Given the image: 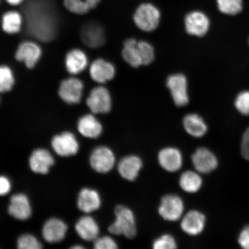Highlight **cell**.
Returning a JSON list of instances; mask_svg holds the SVG:
<instances>
[{
  "label": "cell",
  "instance_id": "cell-1",
  "mask_svg": "<svg viewBox=\"0 0 249 249\" xmlns=\"http://www.w3.org/2000/svg\"><path fill=\"white\" fill-rule=\"evenodd\" d=\"M28 32L43 42H49L57 33V21L52 9L42 1L27 2L24 7Z\"/></svg>",
  "mask_w": 249,
  "mask_h": 249
},
{
  "label": "cell",
  "instance_id": "cell-2",
  "mask_svg": "<svg viewBox=\"0 0 249 249\" xmlns=\"http://www.w3.org/2000/svg\"><path fill=\"white\" fill-rule=\"evenodd\" d=\"M133 19L138 29L144 32H152L160 24L161 12L152 3H142L134 12Z\"/></svg>",
  "mask_w": 249,
  "mask_h": 249
},
{
  "label": "cell",
  "instance_id": "cell-3",
  "mask_svg": "<svg viewBox=\"0 0 249 249\" xmlns=\"http://www.w3.org/2000/svg\"><path fill=\"white\" fill-rule=\"evenodd\" d=\"M116 220L108 227V231L113 234L124 235L132 239L136 235V221L133 212L129 208L118 205L115 209Z\"/></svg>",
  "mask_w": 249,
  "mask_h": 249
},
{
  "label": "cell",
  "instance_id": "cell-4",
  "mask_svg": "<svg viewBox=\"0 0 249 249\" xmlns=\"http://www.w3.org/2000/svg\"><path fill=\"white\" fill-rule=\"evenodd\" d=\"M166 86L170 90L174 104L177 107H183L189 104L188 80L184 74H171L167 77Z\"/></svg>",
  "mask_w": 249,
  "mask_h": 249
},
{
  "label": "cell",
  "instance_id": "cell-5",
  "mask_svg": "<svg viewBox=\"0 0 249 249\" xmlns=\"http://www.w3.org/2000/svg\"><path fill=\"white\" fill-rule=\"evenodd\" d=\"M86 103L93 113H108L112 107L110 93L105 87H96L90 92Z\"/></svg>",
  "mask_w": 249,
  "mask_h": 249
},
{
  "label": "cell",
  "instance_id": "cell-6",
  "mask_svg": "<svg viewBox=\"0 0 249 249\" xmlns=\"http://www.w3.org/2000/svg\"><path fill=\"white\" fill-rule=\"evenodd\" d=\"M184 23L186 31L189 35L202 37L209 31L211 21L204 12L195 10L186 15Z\"/></svg>",
  "mask_w": 249,
  "mask_h": 249
},
{
  "label": "cell",
  "instance_id": "cell-7",
  "mask_svg": "<svg viewBox=\"0 0 249 249\" xmlns=\"http://www.w3.org/2000/svg\"><path fill=\"white\" fill-rule=\"evenodd\" d=\"M184 205L178 196L167 195L161 198L159 213L164 220L175 222L182 216Z\"/></svg>",
  "mask_w": 249,
  "mask_h": 249
},
{
  "label": "cell",
  "instance_id": "cell-8",
  "mask_svg": "<svg viewBox=\"0 0 249 249\" xmlns=\"http://www.w3.org/2000/svg\"><path fill=\"white\" fill-rule=\"evenodd\" d=\"M89 163L92 169L96 172L107 173L114 166V155L110 148L101 146L92 152L89 158Z\"/></svg>",
  "mask_w": 249,
  "mask_h": 249
},
{
  "label": "cell",
  "instance_id": "cell-9",
  "mask_svg": "<svg viewBox=\"0 0 249 249\" xmlns=\"http://www.w3.org/2000/svg\"><path fill=\"white\" fill-rule=\"evenodd\" d=\"M52 147L56 154L62 157L76 155L79 149L75 136L69 132L55 136L52 140Z\"/></svg>",
  "mask_w": 249,
  "mask_h": 249
},
{
  "label": "cell",
  "instance_id": "cell-10",
  "mask_svg": "<svg viewBox=\"0 0 249 249\" xmlns=\"http://www.w3.org/2000/svg\"><path fill=\"white\" fill-rule=\"evenodd\" d=\"M84 89L82 81L70 78L61 83L58 93L61 98L68 104H77L81 101Z\"/></svg>",
  "mask_w": 249,
  "mask_h": 249
},
{
  "label": "cell",
  "instance_id": "cell-11",
  "mask_svg": "<svg viewBox=\"0 0 249 249\" xmlns=\"http://www.w3.org/2000/svg\"><path fill=\"white\" fill-rule=\"evenodd\" d=\"M80 36L83 42L93 49L100 48L106 41L104 29L101 25L96 23H89L84 26L81 30Z\"/></svg>",
  "mask_w": 249,
  "mask_h": 249
},
{
  "label": "cell",
  "instance_id": "cell-12",
  "mask_svg": "<svg viewBox=\"0 0 249 249\" xmlns=\"http://www.w3.org/2000/svg\"><path fill=\"white\" fill-rule=\"evenodd\" d=\"M192 159L196 170L199 173H210L217 167L216 156L207 148H198L192 155Z\"/></svg>",
  "mask_w": 249,
  "mask_h": 249
},
{
  "label": "cell",
  "instance_id": "cell-13",
  "mask_svg": "<svg viewBox=\"0 0 249 249\" xmlns=\"http://www.w3.org/2000/svg\"><path fill=\"white\" fill-rule=\"evenodd\" d=\"M42 55L39 45L33 42H26L18 46L15 57L18 61L24 62L26 67L33 68L36 66Z\"/></svg>",
  "mask_w": 249,
  "mask_h": 249
},
{
  "label": "cell",
  "instance_id": "cell-14",
  "mask_svg": "<svg viewBox=\"0 0 249 249\" xmlns=\"http://www.w3.org/2000/svg\"><path fill=\"white\" fill-rule=\"evenodd\" d=\"M68 226L63 221L58 218H51L47 220L42 229V235L49 243L60 242L65 237Z\"/></svg>",
  "mask_w": 249,
  "mask_h": 249
},
{
  "label": "cell",
  "instance_id": "cell-15",
  "mask_svg": "<svg viewBox=\"0 0 249 249\" xmlns=\"http://www.w3.org/2000/svg\"><path fill=\"white\" fill-rule=\"evenodd\" d=\"M89 73L95 82L102 84L113 79L116 70L110 62L101 58L93 62L89 68Z\"/></svg>",
  "mask_w": 249,
  "mask_h": 249
},
{
  "label": "cell",
  "instance_id": "cell-16",
  "mask_svg": "<svg viewBox=\"0 0 249 249\" xmlns=\"http://www.w3.org/2000/svg\"><path fill=\"white\" fill-rule=\"evenodd\" d=\"M54 160L50 152L45 149L39 148L33 151L29 159L31 170L37 174H48L50 168L53 166Z\"/></svg>",
  "mask_w": 249,
  "mask_h": 249
},
{
  "label": "cell",
  "instance_id": "cell-17",
  "mask_svg": "<svg viewBox=\"0 0 249 249\" xmlns=\"http://www.w3.org/2000/svg\"><path fill=\"white\" fill-rule=\"evenodd\" d=\"M8 213L18 220H26L31 216L32 210L29 198L26 195H15L11 198Z\"/></svg>",
  "mask_w": 249,
  "mask_h": 249
},
{
  "label": "cell",
  "instance_id": "cell-18",
  "mask_svg": "<svg viewBox=\"0 0 249 249\" xmlns=\"http://www.w3.org/2000/svg\"><path fill=\"white\" fill-rule=\"evenodd\" d=\"M161 167L169 172H176L182 165V156L178 149L169 147L161 149L158 155Z\"/></svg>",
  "mask_w": 249,
  "mask_h": 249
},
{
  "label": "cell",
  "instance_id": "cell-19",
  "mask_svg": "<svg viewBox=\"0 0 249 249\" xmlns=\"http://www.w3.org/2000/svg\"><path fill=\"white\" fill-rule=\"evenodd\" d=\"M205 217L200 212L191 211L183 217L180 226L183 231L190 235H197L203 231Z\"/></svg>",
  "mask_w": 249,
  "mask_h": 249
},
{
  "label": "cell",
  "instance_id": "cell-20",
  "mask_svg": "<svg viewBox=\"0 0 249 249\" xmlns=\"http://www.w3.org/2000/svg\"><path fill=\"white\" fill-rule=\"evenodd\" d=\"M77 207L85 213H91L98 210L101 205V199L95 190L84 188L81 190L77 198Z\"/></svg>",
  "mask_w": 249,
  "mask_h": 249
},
{
  "label": "cell",
  "instance_id": "cell-21",
  "mask_svg": "<svg viewBox=\"0 0 249 249\" xmlns=\"http://www.w3.org/2000/svg\"><path fill=\"white\" fill-rule=\"evenodd\" d=\"M142 166L141 159L135 155H129L121 160L118 170L123 178L132 181L138 177Z\"/></svg>",
  "mask_w": 249,
  "mask_h": 249
},
{
  "label": "cell",
  "instance_id": "cell-22",
  "mask_svg": "<svg viewBox=\"0 0 249 249\" xmlns=\"http://www.w3.org/2000/svg\"><path fill=\"white\" fill-rule=\"evenodd\" d=\"M75 230L78 235L86 241H95L99 233L97 223L89 216L80 218L76 224Z\"/></svg>",
  "mask_w": 249,
  "mask_h": 249
},
{
  "label": "cell",
  "instance_id": "cell-23",
  "mask_svg": "<svg viewBox=\"0 0 249 249\" xmlns=\"http://www.w3.org/2000/svg\"><path fill=\"white\" fill-rule=\"evenodd\" d=\"M77 129L81 135L89 139L99 138L103 129L101 123L92 114H87L81 118Z\"/></svg>",
  "mask_w": 249,
  "mask_h": 249
},
{
  "label": "cell",
  "instance_id": "cell-24",
  "mask_svg": "<svg viewBox=\"0 0 249 249\" xmlns=\"http://www.w3.org/2000/svg\"><path fill=\"white\" fill-rule=\"evenodd\" d=\"M88 65L86 54L79 49L71 50L65 58V66L68 72L76 74L85 70Z\"/></svg>",
  "mask_w": 249,
  "mask_h": 249
},
{
  "label": "cell",
  "instance_id": "cell-25",
  "mask_svg": "<svg viewBox=\"0 0 249 249\" xmlns=\"http://www.w3.org/2000/svg\"><path fill=\"white\" fill-rule=\"evenodd\" d=\"M183 124L187 133L195 138H201L207 132V124L197 114L186 115L183 118Z\"/></svg>",
  "mask_w": 249,
  "mask_h": 249
},
{
  "label": "cell",
  "instance_id": "cell-26",
  "mask_svg": "<svg viewBox=\"0 0 249 249\" xmlns=\"http://www.w3.org/2000/svg\"><path fill=\"white\" fill-rule=\"evenodd\" d=\"M138 40L129 38L124 43L122 56L124 61L133 68H139L142 65L138 47Z\"/></svg>",
  "mask_w": 249,
  "mask_h": 249
},
{
  "label": "cell",
  "instance_id": "cell-27",
  "mask_svg": "<svg viewBox=\"0 0 249 249\" xmlns=\"http://www.w3.org/2000/svg\"><path fill=\"white\" fill-rule=\"evenodd\" d=\"M202 184L201 177L192 171L183 173L179 179V185L183 191L194 194L200 190Z\"/></svg>",
  "mask_w": 249,
  "mask_h": 249
},
{
  "label": "cell",
  "instance_id": "cell-28",
  "mask_svg": "<svg viewBox=\"0 0 249 249\" xmlns=\"http://www.w3.org/2000/svg\"><path fill=\"white\" fill-rule=\"evenodd\" d=\"M216 5L221 14L235 17L244 11V0H216Z\"/></svg>",
  "mask_w": 249,
  "mask_h": 249
},
{
  "label": "cell",
  "instance_id": "cell-29",
  "mask_svg": "<svg viewBox=\"0 0 249 249\" xmlns=\"http://www.w3.org/2000/svg\"><path fill=\"white\" fill-rule=\"evenodd\" d=\"M21 24L22 17L18 12L9 11L3 15L2 28L5 33L11 34L19 32Z\"/></svg>",
  "mask_w": 249,
  "mask_h": 249
},
{
  "label": "cell",
  "instance_id": "cell-30",
  "mask_svg": "<svg viewBox=\"0 0 249 249\" xmlns=\"http://www.w3.org/2000/svg\"><path fill=\"white\" fill-rule=\"evenodd\" d=\"M15 83L13 72L7 66H0V92L10 91Z\"/></svg>",
  "mask_w": 249,
  "mask_h": 249
},
{
  "label": "cell",
  "instance_id": "cell-31",
  "mask_svg": "<svg viewBox=\"0 0 249 249\" xmlns=\"http://www.w3.org/2000/svg\"><path fill=\"white\" fill-rule=\"evenodd\" d=\"M138 47L142 65L151 64L155 58L154 47L151 43L144 40L138 41Z\"/></svg>",
  "mask_w": 249,
  "mask_h": 249
},
{
  "label": "cell",
  "instance_id": "cell-32",
  "mask_svg": "<svg viewBox=\"0 0 249 249\" xmlns=\"http://www.w3.org/2000/svg\"><path fill=\"white\" fill-rule=\"evenodd\" d=\"M64 6L68 11L77 15H85L91 10L85 0H64Z\"/></svg>",
  "mask_w": 249,
  "mask_h": 249
},
{
  "label": "cell",
  "instance_id": "cell-33",
  "mask_svg": "<svg viewBox=\"0 0 249 249\" xmlns=\"http://www.w3.org/2000/svg\"><path fill=\"white\" fill-rule=\"evenodd\" d=\"M17 247L19 249H39L42 248V245L36 236L26 233L18 238Z\"/></svg>",
  "mask_w": 249,
  "mask_h": 249
},
{
  "label": "cell",
  "instance_id": "cell-34",
  "mask_svg": "<svg viewBox=\"0 0 249 249\" xmlns=\"http://www.w3.org/2000/svg\"><path fill=\"white\" fill-rule=\"evenodd\" d=\"M235 107L236 110L244 116H249V91L239 93L235 99Z\"/></svg>",
  "mask_w": 249,
  "mask_h": 249
},
{
  "label": "cell",
  "instance_id": "cell-35",
  "mask_svg": "<svg viewBox=\"0 0 249 249\" xmlns=\"http://www.w3.org/2000/svg\"><path fill=\"white\" fill-rule=\"evenodd\" d=\"M177 247L175 239L170 235L161 236L153 242V248L155 249H173Z\"/></svg>",
  "mask_w": 249,
  "mask_h": 249
},
{
  "label": "cell",
  "instance_id": "cell-36",
  "mask_svg": "<svg viewBox=\"0 0 249 249\" xmlns=\"http://www.w3.org/2000/svg\"><path fill=\"white\" fill-rule=\"evenodd\" d=\"M95 249H117V244L114 239L108 236L96 238L94 241Z\"/></svg>",
  "mask_w": 249,
  "mask_h": 249
},
{
  "label": "cell",
  "instance_id": "cell-37",
  "mask_svg": "<svg viewBox=\"0 0 249 249\" xmlns=\"http://www.w3.org/2000/svg\"><path fill=\"white\" fill-rule=\"evenodd\" d=\"M238 242L243 249H249V226L242 230L239 236Z\"/></svg>",
  "mask_w": 249,
  "mask_h": 249
},
{
  "label": "cell",
  "instance_id": "cell-38",
  "mask_svg": "<svg viewBox=\"0 0 249 249\" xmlns=\"http://www.w3.org/2000/svg\"><path fill=\"white\" fill-rule=\"evenodd\" d=\"M11 183L7 177L0 176V196H5L10 192Z\"/></svg>",
  "mask_w": 249,
  "mask_h": 249
},
{
  "label": "cell",
  "instance_id": "cell-39",
  "mask_svg": "<svg viewBox=\"0 0 249 249\" xmlns=\"http://www.w3.org/2000/svg\"><path fill=\"white\" fill-rule=\"evenodd\" d=\"M91 9L95 8L99 4L101 0H85Z\"/></svg>",
  "mask_w": 249,
  "mask_h": 249
},
{
  "label": "cell",
  "instance_id": "cell-40",
  "mask_svg": "<svg viewBox=\"0 0 249 249\" xmlns=\"http://www.w3.org/2000/svg\"><path fill=\"white\" fill-rule=\"evenodd\" d=\"M9 4L12 5H18L23 1V0H6Z\"/></svg>",
  "mask_w": 249,
  "mask_h": 249
},
{
  "label": "cell",
  "instance_id": "cell-41",
  "mask_svg": "<svg viewBox=\"0 0 249 249\" xmlns=\"http://www.w3.org/2000/svg\"><path fill=\"white\" fill-rule=\"evenodd\" d=\"M242 141L249 142V127L248 129L246 130L244 136H243Z\"/></svg>",
  "mask_w": 249,
  "mask_h": 249
},
{
  "label": "cell",
  "instance_id": "cell-42",
  "mask_svg": "<svg viewBox=\"0 0 249 249\" xmlns=\"http://www.w3.org/2000/svg\"><path fill=\"white\" fill-rule=\"evenodd\" d=\"M71 248L73 249H84V247H82V246L76 245V246H73V247H71Z\"/></svg>",
  "mask_w": 249,
  "mask_h": 249
}]
</instances>
